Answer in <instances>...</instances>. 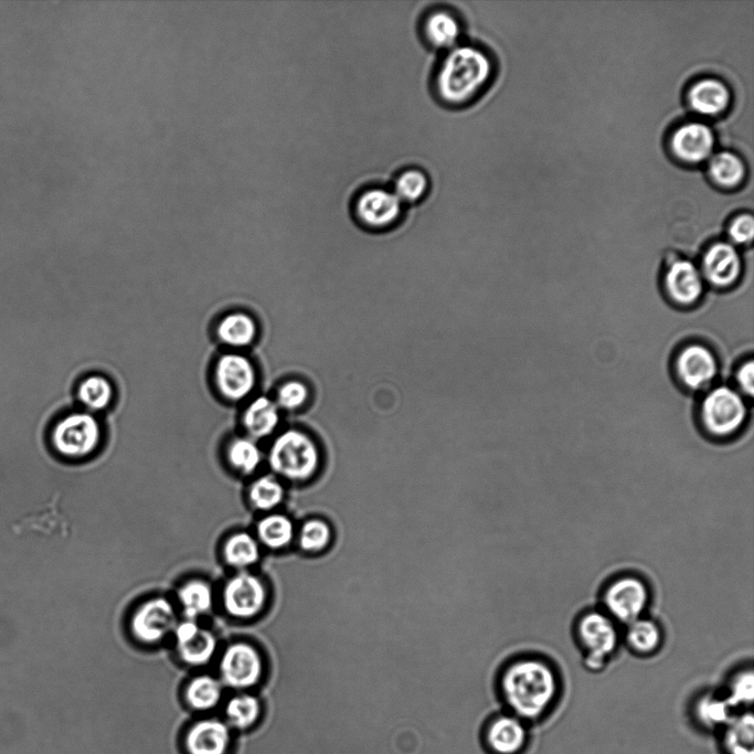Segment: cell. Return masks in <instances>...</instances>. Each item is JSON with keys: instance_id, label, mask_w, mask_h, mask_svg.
<instances>
[{"instance_id": "35", "label": "cell", "mask_w": 754, "mask_h": 754, "mask_svg": "<svg viewBox=\"0 0 754 754\" xmlns=\"http://www.w3.org/2000/svg\"><path fill=\"white\" fill-rule=\"evenodd\" d=\"M737 713L750 710L754 698V678L752 668H742L732 675L722 692Z\"/></svg>"}, {"instance_id": "7", "label": "cell", "mask_w": 754, "mask_h": 754, "mask_svg": "<svg viewBox=\"0 0 754 754\" xmlns=\"http://www.w3.org/2000/svg\"><path fill=\"white\" fill-rule=\"evenodd\" d=\"M748 409L739 391L721 386L710 390L700 405V420L713 437L728 438L745 424Z\"/></svg>"}, {"instance_id": "6", "label": "cell", "mask_w": 754, "mask_h": 754, "mask_svg": "<svg viewBox=\"0 0 754 754\" xmlns=\"http://www.w3.org/2000/svg\"><path fill=\"white\" fill-rule=\"evenodd\" d=\"M101 426L90 412H73L61 418L50 433L53 450L62 458H87L101 442Z\"/></svg>"}, {"instance_id": "31", "label": "cell", "mask_w": 754, "mask_h": 754, "mask_svg": "<svg viewBox=\"0 0 754 754\" xmlns=\"http://www.w3.org/2000/svg\"><path fill=\"white\" fill-rule=\"evenodd\" d=\"M178 601L187 620L196 621L210 612L214 605V592L203 580H191L179 588Z\"/></svg>"}, {"instance_id": "34", "label": "cell", "mask_w": 754, "mask_h": 754, "mask_svg": "<svg viewBox=\"0 0 754 754\" xmlns=\"http://www.w3.org/2000/svg\"><path fill=\"white\" fill-rule=\"evenodd\" d=\"M113 396L114 389L111 382L99 375L82 380L78 388V399L81 405L93 412L108 408Z\"/></svg>"}, {"instance_id": "22", "label": "cell", "mask_w": 754, "mask_h": 754, "mask_svg": "<svg viewBox=\"0 0 754 754\" xmlns=\"http://www.w3.org/2000/svg\"><path fill=\"white\" fill-rule=\"evenodd\" d=\"M335 527L324 517L314 516L304 520L296 532V544L306 556L320 557L334 546Z\"/></svg>"}, {"instance_id": "29", "label": "cell", "mask_w": 754, "mask_h": 754, "mask_svg": "<svg viewBox=\"0 0 754 754\" xmlns=\"http://www.w3.org/2000/svg\"><path fill=\"white\" fill-rule=\"evenodd\" d=\"M217 334L220 341L227 346L248 347L257 338L258 326L250 315L232 313L220 322Z\"/></svg>"}, {"instance_id": "3", "label": "cell", "mask_w": 754, "mask_h": 754, "mask_svg": "<svg viewBox=\"0 0 754 754\" xmlns=\"http://www.w3.org/2000/svg\"><path fill=\"white\" fill-rule=\"evenodd\" d=\"M268 460L278 479L303 484L313 481L321 473L323 453L310 433L292 429L274 440Z\"/></svg>"}, {"instance_id": "1", "label": "cell", "mask_w": 754, "mask_h": 754, "mask_svg": "<svg viewBox=\"0 0 754 754\" xmlns=\"http://www.w3.org/2000/svg\"><path fill=\"white\" fill-rule=\"evenodd\" d=\"M560 676L546 658L517 656L498 675L499 693L514 716L523 721L546 717L560 696Z\"/></svg>"}, {"instance_id": "37", "label": "cell", "mask_w": 754, "mask_h": 754, "mask_svg": "<svg viewBox=\"0 0 754 754\" xmlns=\"http://www.w3.org/2000/svg\"><path fill=\"white\" fill-rule=\"evenodd\" d=\"M429 178L420 169L410 168L403 171L395 180L394 193L402 204H416L428 194Z\"/></svg>"}, {"instance_id": "13", "label": "cell", "mask_w": 754, "mask_h": 754, "mask_svg": "<svg viewBox=\"0 0 754 754\" xmlns=\"http://www.w3.org/2000/svg\"><path fill=\"white\" fill-rule=\"evenodd\" d=\"M216 385L226 399L240 401L251 395L257 386V373L250 359L240 354L219 358L215 369Z\"/></svg>"}, {"instance_id": "17", "label": "cell", "mask_w": 754, "mask_h": 754, "mask_svg": "<svg viewBox=\"0 0 754 754\" xmlns=\"http://www.w3.org/2000/svg\"><path fill=\"white\" fill-rule=\"evenodd\" d=\"M174 634L178 655L188 665H207L217 651L218 642L215 634L201 628L196 621L186 620L178 623Z\"/></svg>"}, {"instance_id": "18", "label": "cell", "mask_w": 754, "mask_h": 754, "mask_svg": "<svg viewBox=\"0 0 754 754\" xmlns=\"http://www.w3.org/2000/svg\"><path fill=\"white\" fill-rule=\"evenodd\" d=\"M486 745L495 754H520L528 742V729L514 715H499L486 729Z\"/></svg>"}, {"instance_id": "8", "label": "cell", "mask_w": 754, "mask_h": 754, "mask_svg": "<svg viewBox=\"0 0 754 754\" xmlns=\"http://www.w3.org/2000/svg\"><path fill=\"white\" fill-rule=\"evenodd\" d=\"M268 589L257 576L241 571L223 587V607L230 617L239 620L256 618L268 603Z\"/></svg>"}, {"instance_id": "11", "label": "cell", "mask_w": 754, "mask_h": 754, "mask_svg": "<svg viewBox=\"0 0 754 754\" xmlns=\"http://www.w3.org/2000/svg\"><path fill=\"white\" fill-rule=\"evenodd\" d=\"M219 671L223 684L233 689H248L260 682L262 656L251 644H231L221 656Z\"/></svg>"}, {"instance_id": "4", "label": "cell", "mask_w": 754, "mask_h": 754, "mask_svg": "<svg viewBox=\"0 0 754 754\" xmlns=\"http://www.w3.org/2000/svg\"><path fill=\"white\" fill-rule=\"evenodd\" d=\"M575 634L583 663L594 673L603 671L622 641L620 625L601 609L583 612L576 622Z\"/></svg>"}, {"instance_id": "26", "label": "cell", "mask_w": 754, "mask_h": 754, "mask_svg": "<svg viewBox=\"0 0 754 754\" xmlns=\"http://www.w3.org/2000/svg\"><path fill=\"white\" fill-rule=\"evenodd\" d=\"M296 532L291 517L281 513H271L260 520L257 526V539L265 548L279 551L293 544Z\"/></svg>"}, {"instance_id": "25", "label": "cell", "mask_w": 754, "mask_h": 754, "mask_svg": "<svg viewBox=\"0 0 754 754\" xmlns=\"http://www.w3.org/2000/svg\"><path fill=\"white\" fill-rule=\"evenodd\" d=\"M726 754H754V718L751 710L741 711L721 730Z\"/></svg>"}, {"instance_id": "36", "label": "cell", "mask_w": 754, "mask_h": 754, "mask_svg": "<svg viewBox=\"0 0 754 754\" xmlns=\"http://www.w3.org/2000/svg\"><path fill=\"white\" fill-rule=\"evenodd\" d=\"M227 456L233 469L246 475L256 472L262 462L261 450L251 438L233 440L229 445Z\"/></svg>"}, {"instance_id": "19", "label": "cell", "mask_w": 754, "mask_h": 754, "mask_svg": "<svg viewBox=\"0 0 754 754\" xmlns=\"http://www.w3.org/2000/svg\"><path fill=\"white\" fill-rule=\"evenodd\" d=\"M462 34L461 19L450 9H434L423 19L422 35L435 49L448 51L458 46Z\"/></svg>"}, {"instance_id": "2", "label": "cell", "mask_w": 754, "mask_h": 754, "mask_svg": "<svg viewBox=\"0 0 754 754\" xmlns=\"http://www.w3.org/2000/svg\"><path fill=\"white\" fill-rule=\"evenodd\" d=\"M494 63L474 45L459 44L446 51L434 74V91L446 106L459 108L480 97L490 84Z\"/></svg>"}, {"instance_id": "40", "label": "cell", "mask_w": 754, "mask_h": 754, "mask_svg": "<svg viewBox=\"0 0 754 754\" xmlns=\"http://www.w3.org/2000/svg\"><path fill=\"white\" fill-rule=\"evenodd\" d=\"M728 236L732 242L740 246L750 243L754 236L753 217L749 214H742L735 218L729 225Z\"/></svg>"}, {"instance_id": "15", "label": "cell", "mask_w": 754, "mask_h": 754, "mask_svg": "<svg viewBox=\"0 0 754 754\" xmlns=\"http://www.w3.org/2000/svg\"><path fill=\"white\" fill-rule=\"evenodd\" d=\"M716 138L704 123L689 122L677 127L671 138L674 155L687 164H702L714 155Z\"/></svg>"}, {"instance_id": "23", "label": "cell", "mask_w": 754, "mask_h": 754, "mask_svg": "<svg viewBox=\"0 0 754 754\" xmlns=\"http://www.w3.org/2000/svg\"><path fill=\"white\" fill-rule=\"evenodd\" d=\"M623 641L635 655L650 657L662 649L664 632L655 620L645 617L625 626Z\"/></svg>"}, {"instance_id": "28", "label": "cell", "mask_w": 754, "mask_h": 754, "mask_svg": "<svg viewBox=\"0 0 754 754\" xmlns=\"http://www.w3.org/2000/svg\"><path fill=\"white\" fill-rule=\"evenodd\" d=\"M223 559L227 564L235 569L246 571V569L257 565L261 549L256 537L248 533H237L230 536L222 549Z\"/></svg>"}, {"instance_id": "16", "label": "cell", "mask_w": 754, "mask_h": 754, "mask_svg": "<svg viewBox=\"0 0 754 754\" xmlns=\"http://www.w3.org/2000/svg\"><path fill=\"white\" fill-rule=\"evenodd\" d=\"M700 272L704 280L717 289L735 285L742 272V261L734 244L717 242L710 246L703 257Z\"/></svg>"}, {"instance_id": "14", "label": "cell", "mask_w": 754, "mask_h": 754, "mask_svg": "<svg viewBox=\"0 0 754 754\" xmlns=\"http://www.w3.org/2000/svg\"><path fill=\"white\" fill-rule=\"evenodd\" d=\"M664 289L669 300L678 306H693L702 299L705 280L696 264L676 259L667 265Z\"/></svg>"}, {"instance_id": "32", "label": "cell", "mask_w": 754, "mask_h": 754, "mask_svg": "<svg viewBox=\"0 0 754 754\" xmlns=\"http://www.w3.org/2000/svg\"><path fill=\"white\" fill-rule=\"evenodd\" d=\"M282 482L275 475L261 476L249 490L250 504L261 512H273L285 499Z\"/></svg>"}, {"instance_id": "38", "label": "cell", "mask_w": 754, "mask_h": 754, "mask_svg": "<svg viewBox=\"0 0 754 754\" xmlns=\"http://www.w3.org/2000/svg\"><path fill=\"white\" fill-rule=\"evenodd\" d=\"M260 710V703L256 697L239 695L230 699L226 713L232 726L248 729L258 721Z\"/></svg>"}, {"instance_id": "39", "label": "cell", "mask_w": 754, "mask_h": 754, "mask_svg": "<svg viewBox=\"0 0 754 754\" xmlns=\"http://www.w3.org/2000/svg\"><path fill=\"white\" fill-rule=\"evenodd\" d=\"M311 398L310 387L301 380L284 382L276 395V406L286 411H295L306 406Z\"/></svg>"}, {"instance_id": "30", "label": "cell", "mask_w": 754, "mask_h": 754, "mask_svg": "<svg viewBox=\"0 0 754 754\" xmlns=\"http://www.w3.org/2000/svg\"><path fill=\"white\" fill-rule=\"evenodd\" d=\"M708 173L719 187L735 188L745 180L747 169L738 155L725 151L709 158Z\"/></svg>"}, {"instance_id": "27", "label": "cell", "mask_w": 754, "mask_h": 754, "mask_svg": "<svg viewBox=\"0 0 754 754\" xmlns=\"http://www.w3.org/2000/svg\"><path fill=\"white\" fill-rule=\"evenodd\" d=\"M693 713L698 724L708 730H721L738 714L722 693L700 696L694 704Z\"/></svg>"}, {"instance_id": "5", "label": "cell", "mask_w": 754, "mask_h": 754, "mask_svg": "<svg viewBox=\"0 0 754 754\" xmlns=\"http://www.w3.org/2000/svg\"><path fill=\"white\" fill-rule=\"evenodd\" d=\"M652 592L642 577L633 573L614 577L601 593V610L619 625H628L646 615Z\"/></svg>"}, {"instance_id": "20", "label": "cell", "mask_w": 754, "mask_h": 754, "mask_svg": "<svg viewBox=\"0 0 754 754\" xmlns=\"http://www.w3.org/2000/svg\"><path fill=\"white\" fill-rule=\"evenodd\" d=\"M731 101L726 84L715 78H706L693 84L688 91V103L694 112L703 116L725 113Z\"/></svg>"}, {"instance_id": "33", "label": "cell", "mask_w": 754, "mask_h": 754, "mask_svg": "<svg viewBox=\"0 0 754 754\" xmlns=\"http://www.w3.org/2000/svg\"><path fill=\"white\" fill-rule=\"evenodd\" d=\"M221 697V682L209 675H201L194 678L186 690L187 702L196 710L204 711L216 707Z\"/></svg>"}, {"instance_id": "21", "label": "cell", "mask_w": 754, "mask_h": 754, "mask_svg": "<svg viewBox=\"0 0 754 754\" xmlns=\"http://www.w3.org/2000/svg\"><path fill=\"white\" fill-rule=\"evenodd\" d=\"M229 727L217 719L199 721L188 732L189 754H226L230 746Z\"/></svg>"}, {"instance_id": "41", "label": "cell", "mask_w": 754, "mask_h": 754, "mask_svg": "<svg viewBox=\"0 0 754 754\" xmlns=\"http://www.w3.org/2000/svg\"><path fill=\"white\" fill-rule=\"evenodd\" d=\"M736 380L742 394L753 396L754 364L753 360L745 361L737 370Z\"/></svg>"}, {"instance_id": "10", "label": "cell", "mask_w": 754, "mask_h": 754, "mask_svg": "<svg viewBox=\"0 0 754 754\" xmlns=\"http://www.w3.org/2000/svg\"><path fill=\"white\" fill-rule=\"evenodd\" d=\"M177 624V612L173 603L165 598H154L136 609L131 620V630L137 641L151 645L162 642L174 633Z\"/></svg>"}, {"instance_id": "12", "label": "cell", "mask_w": 754, "mask_h": 754, "mask_svg": "<svg viewBox=\"0 0 754 754\" xmlns=\"http://www.w3.org/2000/svg\"><path fill=\"white\" fill-rule=\"evenodd\" d=\"M675 374L685 388L704 390L718 375V360L707 346L689 344L676 355Z\"/></svg>"}, {"instance_id": "9", "label": "cell", "mask_w": 754, "mask_h": 754, "mask_svg": "<svg viewBox=\"0 0 754 754\" xmlns=\"http://www.w3.org/2000/svg\"><path fill=\"white\" fill-rule=\"evenodd\" d=\"M402 212V201L394 191L380 187L361 191L354 204L357 221L369 230L379 231L394 227Z\"/></svg>"}, {"instance_id": "24", "label": "cell", "mask_w": 754, "mask_h": 754, "mask_svg": "<svg viewBox=\"0 0 754 754\" xmlns=\"http://www.w3.org/2000/svg\"><path fill=\"white\" fill-rule=\"evenodd\" d=\"M280 419L279 407L268 397L253 400L243 414L244 428L252 439L269 437L279 427Z\"/></svg>"}]
</instances>
